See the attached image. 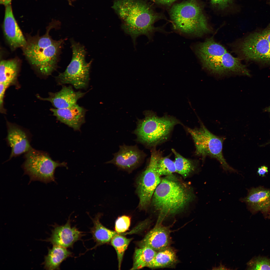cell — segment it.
<instances>
[{"label": "cell", "mask_w": 270, "mask_h": 270, "mask_svg": "<svg viewBox=\"0 0 270 270\" xmlns=\"http://www.w3.org/2000/svg\"><path fill=\"white\" fill-rule=\"evenodd\" d=\"M112 8L122 21V29L131 36L134 45L140 36L144 35L151 40L156 32H167L162 27L154 26L164 18L146 0H114Z\"/></svg>", "instance_id": "1"}, {"label": "cell", "mask_w": 270, "mask_h": 270, "mask_svg": "<svg viewBox=\"0 0 270 270\" xmlns=\"http://www.w3.org/2000/svg\"><path fill=\"white\" fill-rule=\"evenodd\" d=\"M195 198L188 186L173 174L166 176L156 189L150 202L158 214L156 223H161L166 218L182 212Z\"/></svg>", "instance_id": "2"}, {"label": "cell", "mask_w": 270, "mask_h": 270, "mask_svg": "<svg viewBox=\"0 0 270 270\" xmlns=\"http://www.w3.org/2000/svg\"><path fill=\"white\" fill-rule=\"evenodd\" d=\"M50 27L46 33L27 38L26 45L22 48L28 60L42 74H50L56 68L58 57L63 40H53L49 35Z\"/></svg>", "instance_id": "3"}, {"label": "cell", "mask_w": 270, "mask_h": 270, "mask_svg": "<svg viewBox=\"0 0 270 270\" xmlns=\"http://www.w3.org/2000/svg\"><path fill=\"white\" fill-rule=\"evenodd\" d=\"M142 119L137 118L136 127L133 132L136 141L146 147L151 148L166 141L176 125L181 123L174 117L165 114L160 117L152 110L143 112Z\"/></svg>", "instance_id": "4"}, {"label": "cell", "mask_w": 270, "mask_h": 270, "mask_svg": "<svg viewBox=\"0 0 270 270\" xmlns=\"http://www.w3.org/2000/svg\"><path fill=\"white\" fill-rule=\"evenodd\" d=\"M170 15L174 30L185 35L200 36L210 29L197 0H188L173 5Z\"/></svg>", "instance_id": "5"}, {"label": "cell", "mask_w": 270, "mask_h": 270, "mask_svg": "<svg viewBox=\"0 0 270 270\" xmlns=\"http://www.w3.org/2000/svg\"><path fill=\"white\" fill-rule=\"evenodd\" d=\"M22 165L24 174L28 175L30 182L38 181L45 184L55 182L54 174L58 167H66L65 162L53 160L47 152L32 148L24 154Z\"/></svg>", "instance_id": "6"}, {"label": "cell", "mask_w": 270, "mask_h": 270, "mask_svg": "<svg viewBox=\"0 0 270 270\" xmlns=\"http://www.w3.org/2000/svg\"><path fill=\"white\" fill-rule=\"evenodd\" d=\"M200 123L199 128H186L194 140L196 154L202 158L209 156L215 158L220 162L225 171L237 172L236 170L228 165L223 156L222 149L224 138L212 134L202 122H200Z\"/></svg>", "instance_id": "7"}, {"label": "cell", "mask_w": 270, "mask_h": 270, "mask_svg": "<svg viewBox=\"0 0 270 270\" xmlns=\"http://www.w3.org/2000/svg\"><path fill=\"white\" fill-rule=\"evenodd\" d=\"M72 60L65 71L55 77L58 85L70 84L76 89H85L88 84L91 62L85 60L86 52L80 44L72 42Z\"/></svg>", "instance_id": "8"}, {"label": "cell", "mask_w": 270, "mask_h": 270, "mask_svg": "<svg viewBox=\"0 0 270 270\" xmlns=\"http://www.w3.org/2000/svg\"><path fill=\"white\" fill-rule=\"evenodd\" d=\"M162 156L156 147L151 148L150 157L144 170L136 180V192L139 198L138 208L140 210H146L151 202L154 193L160 183L161 179L156 170V164Z\"/></svg>", "instance_id": "9"}, {"label": "cell", "mask_w": 270, "mask_h": 270, "mask_svg": "<svg viewBox=\"0 0 270 270\" xmlns=\"http://www.w3.org/2000/svg\"><path fill=\"white\" fill-rule=\"evenodd\" d=\"M238 48L246 60L270 64V44L262 31L250 34L240 42Z\"/></svg>", "instance_id": "10"}, {"label": "cell", "mask_w": 270, "mask_h": 270, "mask_svg": "<svg viewBox=\"0 0 270 270\" xmlns=\"http://www.w3.org/2000/svg\"><path fill=\"white\" fill-rule=\"evenodd\" d=\"M203 67L218 76L231 74L250 76L249 71L239 59L228 52L223 55L200 60Z\"/></svg>", "instance_id": "11"}, {"label": "cell", "mask_w": 270, "mask_h": 270, "mask_svg": "<svg viewBox=\"0 0 270 270\" xmlns=\"http://www.w3.org/2000/svg\"><path fill=\"white\" fill-rule=\"evenodd\" d=\"M6 126L7 134L6 140L11 149L8 161L26 153L32 148L30 144L31 135L28 130L8 121H6Z\"/></svg>", "instance_id": "12"}, {"label": "cell", "mask_w": 270, "mask_h": 270, "mask_svg": "<svg viewBox=\"0 0 270 270\" xmlns=\"http://www.w3.org/2000/svg\"><path fill=\"white\" fill-rule=\"evenodd\" d=\"M114 156L112 160L106 163L113 164L120 169L130 172L142 164L146 154L136 145L124 144L120 146L119 151Z\"/></svg>", "instance_id": "13"}, {"label": "cell", "mask_w": 270, "mask_h": 270, "mask_svg": "<svg viewBox=\"0 0 270 270\" xmlns=\"http://www.w3.org/2000/svg\"><path fill=\"white\" fill-rule=\"evenodd\" d=\"M70 217L64 224L54 226L50 237L46 240L48 242L53 245L67 248H72L75 242L81 240L85 234L76 226H72Z\"/></svg>", "instance_id": "14"}, {"label": "cell", "mask_w": 270, "mask_h": 270, "mask_svg": "<svg viewBox=\"0 0 270 270\" xmlns=\"http://www.w3.org/2000/svg\"><path fill=\"white\" fill-rule=\"evenodd\" d=\"M5 10L3 29L6 39L12 49L22 48L26 40L15 20L10 4L6 6Z\"/></svg>", "instance_id": "15"}, {"label": "cell", "mask_w": 270, "mask_h": 270, "mask_svg": "<svg viewBox=\"0 0 270 270\" xmlns=\"http://www.w3.org/2000/svg\"><path fill=\"white\" fill-rule=\"evenodd\" d=\"M170 228L161 223L155 226L138 243L139 247H148L156 252L169 247L171 242Z\"/></svg>", "instance_id": "16"}, {"label": "cell", "mask_w": 270, "mask_h": 270, "mask_svg": "<svg viewBox=\"0 0 270 270\" xmlns=\"http://www.w3.org/2000/svg\"><path fill=\"white\" fill-rule=\"evenodd\" d=\"M62 85L60 91L55 92H49L48 98H43L38 94L36 96L40 100L50 102L55 108L61 109L68 108L77 104V101L86 93L80 91H75L71 86Z\"/></svg>", "instance_id": "17"}, {"label": "cell", "mask_w": 270, "mask_h": 270, "mask_svg": "<svg viewBox=\"0 0 270 270\" xmlns=\"http://www.w3.org/2000/svg\"><path fill=\"white\" fill-rule=\"evenodd\" d=\"M50 110L58 120L74 130H79L81 126L85 122L86 110L77 104L65 108H51Z\"/></svg>", "instance_id": "18"}, {"label": "cell", "mask_w": 270, "mask_h": 270, "mask_svg": "<svg viewBox=\"0 0 270 270\" xmlns=\"http://www.w3.org/2000/svg\"><path fill=\"white\" fill-rule=\"evenodd\" d=\"M240 200L246 204L252 213L260 211L264 214L270 207V189L262 187L252 188L248 190L246 197Z\"/></svg>", "instance_id": "19"}, {"label": "cell", "mask_w": 270, "mask_h": 270, "mask_svg": "<svg viewBox=\"0 0 270 270\" xmlns=\"http://www.w3.org/2000/svg\"><path fill=\"white\" fill-rule=\"evenodd\" d=\"M101 214L98 213L94 218L90 217L93 223V226L90 228V232L96 244L88 250L96 248L98 246L108 243L110 242L112 238L116 235L121 234L110 230L106 227L101 223L100 218Z\"/></svg>", "instance_id": "20"}, {"label": "cell", "mask_w": 270, "mask_h": 270, "mask_svg": "<svg viewBox=\"0 0 270 270\" xmlns=\"http://www.w3.org/2000/svg\"><path fill=\"white\" fill-rule=\"evenodd\" d=\"M73 256L72 253L66 248L53 245L52 248H48V254L45 256L44 268L47 270H60L62 263Z\"/></svg>", "instance_id": "21"}, {"label": "cell", "mask_w": 270, "mask_h": 270, "mask_svg": "<svg viewBox=\"0 0 270 270\" xmlns=\"http://www.w3.org/2000/svg\"><path fill=\"white\" fill-rule=\"evenodd\" d=\"M178 261L175 252L168 247L157 252L147 267L154 269L172 268Z\"/></svg>", "instance_id": "22"}, {"label": "cell", "mask_w": 270, "mask_h": 270, "mask_svg": "<svg viewBox=\"0 0 270 270\" xmlns=\"http://www.w3.org/2000/svg\"><path fill=\"white\" fill-rule=\"evenodd\" d=\"M0 83L9 86L16 82L19 70V62L16 58L2 60L0 62Z\"/></svg>", "instance_id": "23"}, {"label": "cell", "mask_w": 270, "mask_h": 270, "mask_svg": "<svg viewBox=\"0 0 270 270\" xmlns=\"http://www.w3.org/2000/svg\"><path fill=\"white\" fill-rule=\"evenodd\" d=\"M194 50L200 60L222 55L227 52L223 46L216 42L212 37L197 44Z\"/></svg>", "instance_id": "24"}, {"label": "cell", "mask_w": 270, "mask_h": 270, "mask_svg": "<svg viewBox=\"0 0 270 270\" xmlns=\"http://www.w3.org/2000/svg\"><path fill=\"white\" fill-rule=\"evenodd\" d=\"M157 252L148 247L136 248L134 254L132 266L130 270H139L147 267Z\"/></svg>", "instance_id": "25"}, {"label": "cell", "mask_w": 270, "mask_h": 270, "mask_svg": "<svg viewBox=\"0 0 270 270\" xmlns=\"http://www.w3.org/2000/svg\"><path fill=\"white\" fill-rule=\"evenodd\" d=\"M172 151L175 157L174 162L176 172L184 178H186L195 171L197 167L196 162L183 157L174 149H172Z\"/></svg>", "instance_id": "26"}, {"label": "cell", "mask_w": 270, "mask_h": 270, "mask_svg": "<svg viewBox=\"0 0 270 270\" xmlns=\"http://www.w3.org/2000/svg\"><path fill=\"white\" fill-rule=\"evenodd\" d=\"M132 240V238H127L122 234H118L115 236L110 242L116 252L119 270L120 269L125 252Z\"/></svg>", "instance_id": "27"}, {"label": "cell", "mask_w": 270, "mask_h": 270, "mask_svg": "<svg viewBox=\"0 0 270 270\" xmlns=\"http://www.w3.org/2000/svg\"><path fill=\"white\" fill-rule=\"evenodd\" d=\"M157 172L160 176L172 175L176 172L174 162L168 157H160L156 164Z\"/></svg>", "instance_id": "28"}, {"label": "cell", "mask_w": 270, "mask_h": 270, "mask_svg": "<svg viewBox=\"0 0 270 270\" xmlns=\"http://www.w3.org/2000/svg\"><path fill=\"white\" fill-rule=\"evenodd\" d=\"M246 265L247 270H270V258L260 256H255Z\"/></svg>", "instance_id": "29"}, {"label": "cell", "mask_w": 270, "mask_h": 270, "mask_svg": "<svg viewBox=\"0 0 270 270\" xmlns=\"http://www.w3.org/2000/svg\"><path fill=\"white\" fill-rule=\"evenodd\" d=\"M130 222L131 218L129 216L124 215L118 217L115 223V231L119 233L125 232L128 229Z\"/></svg>", "instance_id": "30"}, {"label": "cell", "mask_w": 270, "mask_h": 270, "mask_svg": "<svg viewBox=\"0 0 270 270\" xmlns=\"http://www.w3.org/2000/svg\"><path fill=\"white\" fill-rule=\"evenodd\" d=\"M8 87L4 83H0V112L2 114H6V112L4 107V100L5 91Z\"/></svg>", "instance_id": "31"}, {"label": "cell", "mask_w": 270, "mask_h": 270, "mask_svg": "<svg viewBox=\"0 0 270 270\" xmlns=\"http://www.w3.org/2000/svg\"><path fill=\"white\" fill-rule=\"evenodd\" d=\"M233 0H211L212 3L221 8L226 7Z\"/></svg>", "instance_id": "32"}, {"label": "cell", "mask_w": 270, "mask_h": 270, "mask_svg": "<svg viewBox=\"0 0 270 270\" xmlns=\"http://www.w3.org/2000/svg\"><path fill=\"white\" fill-rule=\"evenodd\" d=\"M268 172V168L264 166H261L258 168L257 173L260 176H264Z\"/></svg>", "instance_id": "33"}, {"label": "cell", "mask_w": 270, "mask_h": 270, "mask_svg": "<svg viewBox=\"0 0 270 270\" xmlns=\"http://www.w3.org/2000/svg\"><path fill=\"white\" fill-rule=\"evenodd\" d=\"M262 31L270 44V23Z\"/></svg>", "instance_id": "34"}, {"label": "cell", "mask_w": 270, "mask_h": 270, "mask_svg": "<svg viewBox=\"0 0 270 270\" xmlns=\"http://www.w3.org/2000/svg\"><path fill=\"white\" fill-rule=\"evenodd\" d=\"M155 2L162 4H170L177 0H152Z\"/></svg>", "instance_id": "35"}, {"label": "cell", "mask_w": 270, "mask_h": 270, "mask_svg": "<svg viewBox=\"0 0 270 270\" xmlns=\"http://www.w3.org/2000/svg\"><path fill=\"white\" fill-rule=\"evenodd\" d=\"M212 270H232L230 268H228L226 266L224 265H223L222 263L221 262L219 266L218 267L215 266L212 268Z\"/></svg>", "instance_id": "36"}, {"label": "cell", "mask_w": 270, "mask_h": 270, "mask_svg": "<svg viewBox=\"0 0 270 270\" xmlns=\"http://www.w3.org/2000/svg\"><path fill=\"white\" fill-rule=\"evenodd\" d=\"M12 0H0V4L6 6L10 4Z\"/></svg>", "instance_id": "37"}, {"label": "cell", "mask_w": 270, "mask_h": 270, "mask_svg": "<svg viewBox=\"0 0 270 270\" xmlns=\"http://www.w3.org/2000/svg\"><path fill=\"white\" fill-rule=\"evenodd\" d=\"M263 214L266 218L270 219V207Z\"/></svg>", "instance_id": "38"}, {"label": "cell", "mask_w": 270, "mask_h": 270, "mask_svg": "<svg viewBox=\"0 0 270 270\" xmlns=\"http://www.w3.org/2000/svg\"><path fill=\"white\" fill-rule=\"evenodd\" d=\"M263 110L264 112H270V106L265 108Z\"/></svg>", "instance_id": "39"}, {"label": "cell", "mask_w": 270, "mask_h": 270, "mask_svg": "<svg viewBox=\"0 0 270 270\" xmlns=\"http://www.w3.org/2000/svg\"><path fill=\"white\" fill-rule=\"evenodd\" d=\"M268 0V2L270 1V0Z\"/></svg>", "instance_id": "40"}]
</instances>
